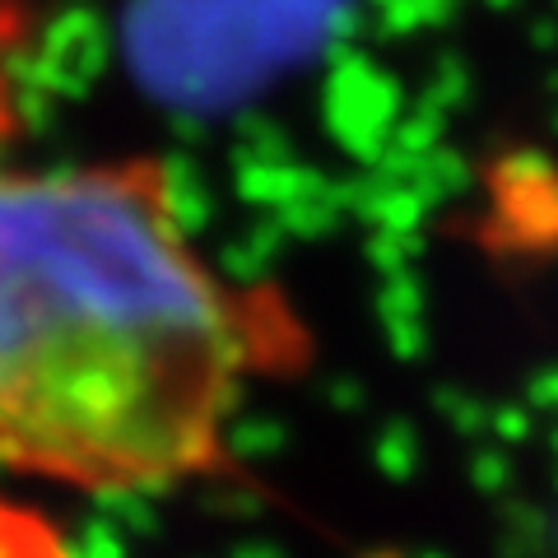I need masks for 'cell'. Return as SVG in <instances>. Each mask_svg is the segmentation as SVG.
<instances>
[{"mask_svg": "<svg viewBox=\"0 0 558 558\" xmlns=\"http://www.w3.org/2000/svg\"><path fill=\"white\" fill-rule=\"evenodd\" d=\"M312 354L289 293L223 275L149 154L0 163V465L89 498L219 480L242 405Z\"/></svg>", "mask_w": 558, "mask_h": 558, "instance_id": "cell-1", "label": "cell"}]
</instances>
